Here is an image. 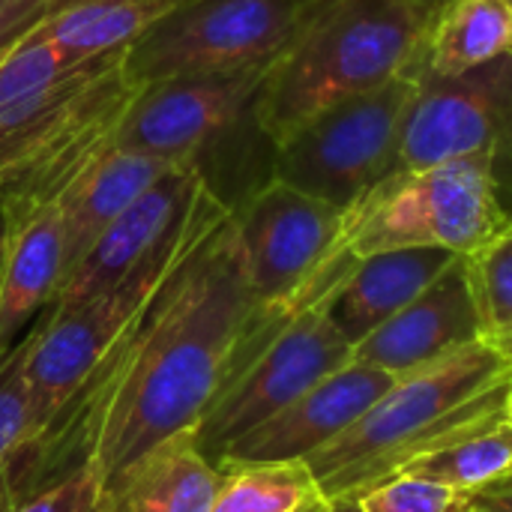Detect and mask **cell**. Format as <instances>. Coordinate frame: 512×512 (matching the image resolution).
<instances>
[{
  "mask_svg": "<svg viewBox=\"0 0 512 512\" xmlns=\"http://www.w3.org/2000/svg\"><path fill=\"white\" fill-rule=\"evenodd\" d=\"M297 306L258 303L228 210L54 423L24 447L18 501L78 468L105 483L159 441L195 429Z\"/></svg>",
  "mask_w": 512,
  "mask_h": 512,
  "instance_id": "obj_1",
  "label": "cell"
},
{
  "mask_svg": "<svg viewBox=\"0 0 512 512\" xmlns=\"http://www.w3.org/2000/svg\"><path fill=\"white\" fill-rule=\"evenodd\" d=\"M510 390V360L489 342H474L399 375L351 429L303 465L327 501L360 498L453 432L507 411Z\"/></svg>",
  "mask_w": 512,
  "mask_h": 512,
  "instance_id": "obj_2",
  "label": "cell"
},
{
  "mask_svg": "<svg viewBox=\"0 0 512 512\" xmlns=\"http://www.w3.org/2000/svg\"><path fill=\"white\" fill-rule=\"evenodd\" d=\"M444 0H327L270 66L255 126L276 147L315 114L375 90L420 60Z\"/></svg>",
  "mask_w": 512,
  "mask_h": 512,
  "instance_id": "obj_3",
  "label": "cell"
},
{
  "mask_svg": "<svg viewBox=\"0 0 512 512\" xmlns=\"http://www.w3.org/2000/svg\"><path fill=\"white\" fill-rule=\"evenodd\" d=\"M123 57L126 48L102 54L0 114V210L6 222L60 204L69 186L111 150L126 108L141 90Z\"/></svg>",
  "mask_w": 512,
  "mask_h": 512,
  "instance_id": "obj_4",
  "label": "cell"
},
{
  "mask_svg": "<svg viewBox=\"0 0 512 512\" xmlns=\"http://www.w3.org/2000/svg\"><path fill=\"white\" fill-rule=\"evenodd\" d=\"M228 210L231 204L213 189V183H207L180 228L123 282L69 309L42 312L39 324L24 336V342H18V366L30 396L33 438H39L72 402L90 372L153 303L192 246Z\"/></svg>",
  "mask_w": 512,
  "mask_h": 512,
  "instance_id": "obj_5",
  "label": "cell"
},
{
  "mask_svg": "<svg viewBox=\"0 0 512 512\" xmlns=\"http://www.w3.org/2000/svg\"><path fill=\"white\" fill-rule=\"evenodd\" d=\"M512 219V192L492 159L393 168L342 210V249L354 258L432 246L471 255Z\"/></svg>",
  "mask_w": 512,
  "mask_h": 512,
  "instance_id": "obj_6",
  "label": "cell"
},
{
  "mask_svg": "<svg viewBox=\"0 0 512 512\" xmlns=\"http://www.w3.org/2000/svg\"><path fill=\"white\" fill-rule=\"evenodd\" d=\"M357 258H345L219 390L195 426L198 447L219 462L240 438L300 399L321 378L354 357L330 315V297Z\"/></svg>",
  "mask_w": 512,
  "mask_h": 512,
  "instance_id": "obj_7",
  "label": "cell"
},
{
  "mask_svg": "<svg viewBox=\"0 0 512 512\" xmlns=\"http://www.w3.org/2000/svg\"><path fill=\"white\" fill-rule=\"evenodd\" d=\"M327 0H186L126 48L132 81L273 66Z\"/></svg>",
  "mask_w": 512,
  "mask_h": 512,
  "instance_id": "obj_8",
  "label": "cell"
},
{
  "mask_svg": "<svg viewBox=\"0 0 512 512\" xmlns=\"http://www.w3.org/2000/svg\"><path fill=\"white\" fill-rule=\"evenodd\" d=\"M417 63L393 81L315 114L273 147L270 174L345 210L396 168L399 135L417 93Z\"/></svg>",
  "mask_w": 512,
  "mask_h": 512,
  "instance_id": "obj_9",
  "label": "cell"
},
{
  "mask_svg": "<svg viewBox=\"0 0 512 512\" xmlns=\"http://www.w3.org/2000/svg\"><path fill=\"white\" fill-rule=\"evenodd\" d=\"M231 225L252 294L270 309L306 300L342 249V210L273 174L231 204Z\"/></svg>",
  "mask_w": 512,
  "mask_h": 512,
  "instance_id": "obj_10",
  "label": "cell"
},
{
  "mask_svg": "<svg viewBox=\"0 0 512 512\" xmlns=\"http://www.w3.org/2000/svg\"><path fill=\"white\" fill-rule=\"evenodd\" d=\"M420 84L402 123L396 168L492 159L512 192V54L459 75L417 66Z\"/></svg>",
  "mask_w": 512,
  "mask_h": 512,
  "instance_id": "obj_11",
  "label": "cell"
},
{
  "mask_svg": "<svg viewBox=\"0 0 512 512\" xmlns=\"http://www.w3.org/2000/svg\"><path fill=\"white\" fill-rule=\"evenodd\" d=\"M267 72L270 66H255L144 84L114 132V147L201 165L210 147L240 123L255 120Z\"/></svg>",
  "mask_w": 512,
  "mask_h": 512,
  "instance_id": "obj_12",
  "label": "cell"
},
{
  "mask_svg": "<svg viewBox=\"0 0 512 512\" xmlns=\"http://www.w3.org/2000/svg\"><path fill=\"white\" fill-rule=\"evenodd\" d=\"M393 375L360 360H348L288 408L240 438L216 465L306 462L345 429H351L390 387Z\"/></svg>",
  "mask_w": 512,
  "mask_h": 512,
  "instance_id": "obj_13",
  "label": "cell"
},
{
  "mask_svg": "<svg viewBox=\"0 0 512 512\" xmlns=\"http://www.w3.org/2000/svg\"><path fill=\"white\" fill-rule=\"evenodd\" d=\"M207 183L210 177L201 165L171 168L102 231L90 252L63 276L48 309H69L123 282L180 228Z\"/></svg>",
  "mask_w": 512,
  "mask_h": 512,
  "instance_id": "obj_14",
  "label": "cell"
},
{
  "mask_svg": "<svg viewBox=\"0 0 512 512\" xmlns=\"http://www.w3.org/2000/svg\"><path fill=\"white\" fill-rule=\"evenodd\" d=\"M474 342H483V324L465 255H459L420 297L369 333L354 348L351 360L369 363L399 378L426 369Z\"/></svg>",
  "mask_w": 512,
  "mask_h": 512,
  "instance_id": "obj_15",
  "label": "cell"
},
{
  "mask_svg": "<svg viewBox=\"0 0 512 512\" xmlns=\"http://www.w3.org/2000/svg\"><path fill=\"white\" fill-rule=\"evenodd\" d=\"M222 480L195 429H183L99 483V512H213Z\"/></svg>",
  "mask_w": 512,
  "mask_h": 512,
  "instance_id": "obj_16",
  "label": "cell"
},
{
  "mask_svg": "<svg viewBox=\"0 0 512 512\" xmlns=\"http://www.w3.org/2000/svg\"><path fill=\"white\" fill-rule=\"evenodd\" d=\"M459 255L432 246L387 249L351 264L330 297V315L342 336L357 348L369 333L420 297Z\"/></svg>",
  "mask_w": 512,
  "mask_h": 512,
  "instance_id": "obj_17",
  "label": "cell"
},
{
  "mask_svg": "<svg viewBox=\"0 0 512 512\" xmlns=\"http://www.w3.org/2000/svg\"><path fill=\"white\" fill-rule=\"evenodd\" d=\"M60 279V204H48L15 222H6V255L0 267V360L18 345L21 330L48 309Z\"/></svg>",
  "mask_w": 512,
  "mask_h": 512,
  "instance_id": "obj_18",
  "label": "cell"
},
{
  "mask_svg": "<svg viewBox=\"0 0 512 512\" xmlns=\"http://www.w3.org/2000/svg\"><path fill=\"white\" fill-rule=\"evenodd\" d=\"M177 165L186 162H168L111 144V150L102 153L60 198L63 276L90 252V246L123 210H129L153 183H159Z\"/></svg>",
  "mask_w": 512,
  "mask_h": 512,
  "instance_id": "obj_19",
  "label": "cell"
},
{
  "mask_svg": "<svg viewBox=\"0 0 512 512\" xmlns=\"http://www.w3.org/2000/svg\"><path fill=\"white\" fill-rule=\"evenodd\" d=\"M183 3L186 0H66L36 30L78 66L129 48Z\"/></svg>",
  "mask_w": 512,
  "mask_h": 512,
  "instance_id": "obj_20",
  "label": "cell"
},
{
  "mask_svg": "<svg viewBox=\"0 0 512 512\" xmlns=\"http://www.w3.org/2000/svg\"><path fill=\"white\" fill-rule=\"evenodd\" d=\"M504 54H512V0H444L417 66L432 75H459Z\"/></svg>",
  "mask_w": 512,
  "mask_h": 512,
  "instance_id": "obj_21",
  "label": "cell"
},
{
  "mask_svg": "<svg viewBox=\"0 0 512 512\" xmlns=\"http://www.w3.org/2000/svg\"><path fill=\"white\" fill-rule=\"evenodd\" d=\"M399 474L423 477L474 495L512 474V420L507 411L483 417L444 438L435 450L417 456Z\"/></svg>",
  "mask_w": 512,
  "mask_h": 512,
  "instance_id": "obj_22",
  "label": "cell"
},
{
  "mask_svg": "<svg viewBox=\"0 0 512 512\" xmlns=\"http://www.w3.org/2000/svg\"><path fill=\"white\" fill-rule=\"evenodd\" d=\"M213 512H321L327 498L303 462L222 465Z\"/></svg>",
  "mask_w": 512,
  "mask_h": 512,
  "instance_id": "obj_23",
  "label": "cell"
},
{
  "mask_svg": "<svg viewBox=\"0 0 512 512\" xmlns=\"http://www.w3.org/2000/svg\"><path fill=\"white\" fill-rule=\"evenodd\" d=\"M474 285L483 342L512 363V219L477 252L465 255Z\"/></svg>",
  "mask_w": 512,
  "mask_h": 512,
  "instance_id": "obj_24",
  "label": "cell"
},
{
  "mask_svg": "<svg viewBox=\"0 0 512 512\" xmlns=\"http://www.w3.org/2000/svg\"><path fill=\"white\" fill-rule=\"evenodd\" d=\"M33 438L30 396L18 366V345L0 360V512L18 504L21 453Z\"/></svg>",
  "mask_w": 512,
  "mask_h": 512,
  "instance_id": "obj_25",
  "label": "cell"
},
{
  "mask_svg": "<svg viewBox=\"0 0 512 512\" xmlns=\"http://www.w3.org/2000/svg\"><path fill=\"white\" fill-rule=\"evenodd\" d=\"M78 66L69 63L39 30H30L18 45L0 54V114L54 87L57 81L72 75Z\"/></svg>",
  "mask_w": 512,
  "mask_h": 512,
  "instance_id": "obj_26",
  "label": "cell"
},
{
  "mask_svg": "<svg viewBox=\"0 0 512 512\" xmlns=\"http://www.w3.org/2000/svg\"><path fill=\"white\" fill-rule=\"evenodd\" d=\"M471 498V492H456L411 474H396L357 501L363 512H471Z\"/></svg>",
  "mask_w": 512,
  "mask_h": 512,
  "instance_id": "obj_27",
  "label": "cell"
},
{
  "mask_svg": "<svg viewBox=\"0 0 512 512\" xmlns=\"http://www.w3.org/2000/svg\"><path fill=\"white\" fill-rule=\"evenodd\" d=\"M9 512H99V480L90 468H78L21 498Z\"/></svg>",
  "mask_w": 512,
  "mask_h": 512,
  "instance_id": "obj_28",
  "label": "cell"
},
{
  "mask_svg": "<svg viewBox=\"0 0 512 512\" xmlns=\"http://www.w3.org/2000/svg\"><path fill=\"white\" fill-rule=\"evenodd\" d=\"M66 0H0V54L18 45Z\"/></svg>",
  "mask_w": 512,
  "mask_h": 512,
  "instance_id": "obj_29",
  "label": "cell"
},
{
  "mask_svg": "<svg viewBox=\"0 0 512 512\" xmlns=\"http://www.w3.org/2000/svg\"><path fill=\"white\" fill-rule=\"evenodd\" d=\"M471 512H512V477L495 480L486 489L474 492Z\"/></svg>",
  "mask_w": 512,
  "mask_h": 512,
  "instance_id": "obj_30",
  "label": "cell"
},
{
  "mask_svg": "<svg viewBox=\"0 0 512 512\" xmlns=\"http://www.w3.org/2000/svg\"><path fill=\"white\" fill-rule=\"evenodd\" d=\"M321 512H363L360 510V501L357 498H333V501H327Z\"/></svg>",
  "mask_w": 512,
  "mask_h": 512,
  "instance_id": "obj_31",
  "label": "cell"
},
{
  "mask_svg": "<svg viewBox=\"0 0 512 512\" xmlns=\"http://www.w3.org/2000/svg\"><path fill=\"white\" fill-rule=\"evenodd\" d=\"M3 255H6V216L0 210V267H3Z\"/></svg>",
  "mask_w": 512,
  "mask_h": 512,
  "instance_id": "obj_32",
  "label": "cell"
},
{
  "mask_svg": "<svg viewBox=\"0 0 512 512\" xmlns=\"http://www.w3.org/2000/svg\"><path fill=\"white\" fill-rule=\"evenodd\" d=\"M507 417L512 420V390H510V399H507Z\"/></svg>",
  "mask_w": 512,
  "mask_h": 512,
  "instance_id": "obj_33",
  "label": "cell"
},
{
  "mask_svg": "<svg viewBox=\"0 0 512 512\" xmlns=\"http://www.w3.org/2000/svg\"><path fill=\"white\" fill-rule=\"evenodd\" d=\"M510 477H512V474H510Z\"/></svg>",
  "mask_w": 512,
  "mask_h": 512,
  "instance_id": "obj_34",
  "label": "cell"
}]
</instances>
